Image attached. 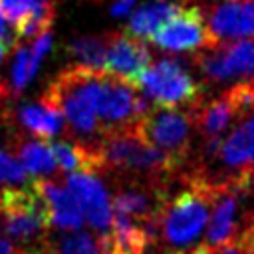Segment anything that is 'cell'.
<instances>
[{"instance_id":"obj_17","label":"cell","mask_w":254,"mask_h":254,"mask_svg":"<svg viewBox=\"0 0 254 254\" xmlns=\"http://www.w3.org/2000/svg\"><path fill=\"white\" fill-rule=\"evenodd\" d=\"M105 50H107V34L81 36V38H75L67 46V52H69V56H73L77 60V65H85V67H93V69H103Z\"/></svg>"},{"instance_id":"obj_11","label":"cell","mask_w":254,"mask_h":254,"mask_svg":"<svg viewBox=\"0 0 254 254\" xmlns=\"http://www.w3.org/2000/svg\"><path fill=\"white\" fill-rule=\"evenodd\" d=\"M97 244L101 254H145L153 242L143 224L113 212L111 228L105 234H99Z\"/></svg>"},{"instance_id":"obj_24","label":"cell","mask_w":254,"mask_h":254,"mask_svg":"<svg viewBox=\"0 0 254 254\" xmlns=\"http://www.w3.org/2000/svg\"><path fill=\"white\" fill-rule=\"evenodd\" d=\"M0 254H22V250H18L0 230Z\"/></svg>"},{"instance_id":"obj_9","label":"cell","mask_w":254,"mask_h":254,"mask_svg":"<svg viewBox=\"0 0 254 254\" xmlns=\"http://www.w3.org/2000/svg\"><path fill=\"white\" fill-rule=\"evenodd\" d=\"M151 54L145 42L127 30L107 34V50H105V71L117 73L131 83L149 67Z\"/></svg>"},{"instance_id":"obj_8","label":"cell","mask_w":254,"mask_h":254,"mask_svg":"<svg viewBox=\"0 0 254 254\" xmlns=\"http://www.w3.org/2000/svg\"><path fill=\"white\" fill-rule=\"evenodd\" d=\"M65 187L79 200L83 210V220L99 234H105L111 228L113 212L105 185L89 173H69L65 179Z\"/></svg>"},{"instance_id":"obj_27","label":"cell","mask_w":254,"mask_h":254,"mask_svg":"<svg viewBox=\"0 0 254 254\" xmlns=\"http://www.w3.org/2000/svg\"><path fill=\"white\" fill-rule=\"evenodd\" d=\"M6 52H8V48H4V46L0 44V62L4 60V56H6Z\"/></svg>"},{"instance_id":"obj_6","label":"cell","mask_w":254,"mask_h":254,"mask_svg":"<svg viewBox=\"0 0 254 254\" xmlns=\"http://www.w3.org/2000/svg\"><path fill=\"white\" fill-rule=\"evenodd\" d=\"M151 42L167 52H196L216 44L204 24L202 6L190 0L181 4L177 14L167 20Z\"/></svg>"},{"instance_id":"obj_16","label":"cell","mask_w":254,"mask_h":254,"mask_svg":"<svg viewBox=\"0 0 254 254\" xmlns=\"http://www.w3.org/2000/svg\"><path fill=\"white\" fill-rule=\"evenodd\" d=\"M12 115L28 133H32L40 139L54 137L64 129V117L56 109L44 105L42 101L18 105Z\"/></svg>"},{"instance_id":"obj_15","label":"cell","mask_w":254,"mask_h":254,"mask_svg":"<svg viewBox=\"0 0 254 254\" xmlns=\"http://www.w3.org/2000/svg\"><path fill=\"white\" fill-rule=\"evenodd\" d=\"M179 8L181 4L175 0H149L131 14L127 32L141 40H151Z\"/></svg>"},{"instance_id":"obj_4","label":"cell","mask_w":254,"mask_h":254,"mask_svg":"<svg viewBox=\"0 0 254 254\" xmlns=\"http://www.w3.org/2000/svg\"><path fill=\"white\" fill-rule=\"evenodd\" d=\"M139 91L157 107L175 109L177 105H192L202 97V87L175 60H159L135 79Z\"/></svg>"},{"instance_id":"obj_20","label":"cell","mask_w":254,"mask_h":254,"mask_svg":"<svg viewBox=\"0 0 254 254\" xmlns=\"http://www.w3.org/2000/svg\"><path fill=\"white\" fill-rule=\"evenodd\" d=\"M24 181H26V171L22 169V165L0 147V183H24Z\"/></svg>"},{"instance_id":"obj_19","label":"cell","mask_w":254,"mask_h":254,"mask_svg":"<svg viewBox=\"0 0 254 254\" xmlns=\"http://www.w3.org/2000/svg\"><path fill=\"white\" fill-rule=\"evenodd\" d=\"M38 2L40 0H0V14L6 16L14 28L32 14Z\"/></svg>"},{"instance_id":"obj_25","label":"cell","mask_w":254,"mask_h":254,"mask_svg":"<svg viewBox=\"0 0 254 254\" xmlns=\"http://www.w3.org/2000/svg\"><path fill=\"white\" fill-rule=\"evenodd\" d=\"M240 123L246 127V131H248V133L252 135V139H254V113H252V115H248L246 119H242Z\"/></svg>"},{"instance_id":"obj_2","label":"cell","mask_w":254,"mask_h":254,"mask_svg":"<svg viewBox=\"0 0 254 254\" xmlns=\"http://www.w3.org/2000/svg\"><path fill=\"white\" fill-rule=\"evenodd\" d=\"M52 226L46 200L34 189H2L0 190V230L8 240L20 244H38L46 240Z\"/></svg>"},{"instance_id":"obj_5","label":"cell","mask_w":254,"mask_h":254,"mask_svg":"<svg viewBox=\"0 0 254 254\" xmlns=\"http://www.w3.org/2000/svg\"><path fill=\"white\" fill-rule=\"evenodd\" d=\"M194 65L212 83L254 77V40L218 42L194 52Z\"/></svg>"},{"instance_id":"obj_12","label":"cell","mask_w":254,"mask_h":254,"mask_svg":"<svg viewBox=\"0 0 254 254\" xmlns=\"http://www.w3.org/2000/svg\"><path fill=\"white\" fill-rule=\"evenodd\" d=\"M32 185L40 192V196L46 200L52 224L64 230H77L83 224L81 204L67 187H62L46 179H34Z\"/></svg>"},{"instance_id":"obj_21","label":"cell","mask_w":254,"mask_h":254,"mask_svg":"<svg viewBox=\"0 0 254 254\" xmlns=\"http://www.w3.org/2000/svg\"><path fill=\"white\" fill-rule=\"evenodd\" d=\"M236 238L240 240L242 248H244V254H254V224L244 220L242 228L238 230Z\"/></svg>"},{"instance_id":"obj_3","label":"cell","mask_w":254,"mask_h":254,"mask_svg":"<svg viewBox=\"0 0 254 254\" xmlns=\"http://www.w3.org/2000/svg\"><path fill=\"white\" fill-rule=\"evenodd\" d=\"M135 129L147 143L175 159L185 171L190 167L194 125L189 113L165 107L147 109L135 121Z\"/></svg>"},{"instance_id":"obj_14","label":"cell","mask_w":254,"mask_h":254,"mask_svg":"<svg viewBox=\"0 0 254 254\" xmlns=\"http://www.w3.org/2000/svg\"><path fill=\"white\" fill-rule=\"evenodd\" d=\"M8 143L12 145V151L18 157V163L22 165V169L30 175L40 177H48L54 175L58 171V163L54 159L52 147L46 141H34V139H24L16 129L12 131L8 127Z\"/></svg>"},{"instance_id":"obj_23","label":"cell","mask_w":254,"mask_h":254,"mask_svg":"<svg viewBox=\"0 0 254 254\" xmlns=\"http://www.w3.org/2000/svg\"><path fill=\"white\" fill-rule=\"evenodd\" d=\"M135 2L137 0H115V4L111 6V16L113 18H125L129 12H131V8L135 6Z\"/></svg>"},{"instance_id":"obj_18","label":"cell","mask_w":254,"mask_h":254,"mask_svg":"<svg viewBox=\"0 0 254 254\" xmlns=\"http://www.w3.org/2000/svg\"><path fill=\"white\" fill-rule=\"evenodd\" d=\"M56 254H101L97 240L83 230H69L60 236Z\"/></svg>"},{"instance_id":"obj_26","label":"cell","mask_w":254,"mask_h":254,"mask_svg":"<svg viewBox=\"0 0 254 254\" xmlns=\"http://www.w3.org/2000/svg\"><path fill=\"white\" fill-rule=\"evenodd\" d=\"M244 220H248V222H252V224H254V206H252V210H250V212H246V214H244Z\"/></svg>"},{"instance_id":"obj_7","label":"cell","mask_w":254,"mask_h":254,"mask_svg":"<svg viewBox=\"0 0 254 254\" xmlns=\"http://www.w3.org/2000/svg\"><path fill=\"white\" fill-rule=\"evenodd\" d=\"M204 24L216 44L254 40V0H214Z\"/></svg>"},{"instance_id":"obj_10","label":"cell","mask_w":254,"mask_h":254,"mask_svg":"<svg viewBox=\"0 0 254 254\" xmlns=\"http://www.w3.org/2000/svg\"><path fill=\"white\" fill-rule=\"evenodd\" d=\"M52 48V36L50 32L38 36L32 40L30 46H18L16 56L10 67L8 79H0V99H12L18 95L36 75L42 58L50 52Z\"/></svg>"},{"instance_id":"obj_22","label":"cell","mask_w":254,"mask_h":254,"mask_svg":"<svg viewBox=\"0 0 254 254\" xmlns=\"http://www.w3.org/2000/svg\"><path fill=\"white\" fill-rule=\"evenodd\" d=\"M0 44H2L4 48H8V50H12L14 46H18L16 34H14V30H10V28L6 26L2 14H0Z\"/></svg>"},{"instance_id":"obj_1","label":"cell","mask_w":254,"mask_h":254,"mask_svg":"<svg viewBox=\"0 0 254 254\" xmlns=\"http://www.w3.org/2000/svg\"><path fill=\"white\" fill-rule=\"evenodd\" d=\"M105 69L85 65H69L62 69L46 87L42 103L56 109L69 125V131L79 137L101 135L97 121V97Z\"/></svg>"},{"instance_id":"obj_13","label":"cell","mask_w":254,"mask_h":254,"mask_svg":"<svg viewBox=\"0 0 254 254\" xmlns=\"http://www.w3.org/2000/svg\"><path fill=\"white\" fill-rule=\"evenodd\" d=\"M194 129L206 139H222V133L228 129L230 123H236L234 109L230 105V99L224 93L212 99H198L190 105L189 111Z\"/></svg>"}]
</instances>
